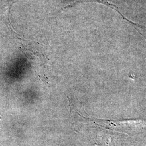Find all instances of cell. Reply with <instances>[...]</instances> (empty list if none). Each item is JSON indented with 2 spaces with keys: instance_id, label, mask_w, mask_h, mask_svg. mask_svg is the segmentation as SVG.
<instances>
[{
  "instance_id": "6da1fadb",
  "label": "cell",
  "mask_w": 146,
  "mask_h": 146,
  "mask_svg": "<svg viewBox=\"0 0 146 146\" xmlns=\"http://www.w3.org/2000/svg\"><path fill=\"white\" fill-rule=\"evenodd\" d=\"M121 15L122 16L126 21L128 22L137 31H139V33H140L141 35H142L143 36L145 37L146 38V26H143V25H141L137 23H134L132 21H129L128 19H127V18H125L123 17V16L122 15V14H121Z\"/></svg>"
}]
</instances>
